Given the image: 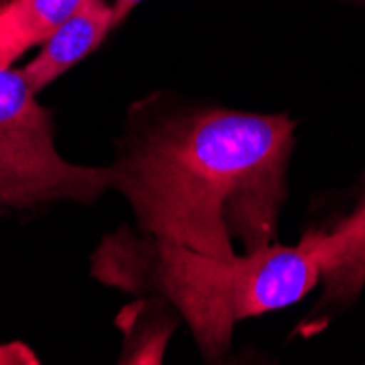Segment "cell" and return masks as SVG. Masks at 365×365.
I'll return each instance as SVG.
<instances>
[{"label":"cell","mask_w":365,"mask_h":365,"mask_svg":"<svg viewBox=\"0 0 365 365\" xmlns=\"http://www.w3.org/2000/svg\"><path fill=\"white\" fill-rule=\"evenodd\" d=\"M295 123L223 108L160 116L131 129L112 169L143 235L210 256L274 243Z\"/></svg>","instance_id":"1"},{"label":"cell","mask_w":365,"mask_h":365,"mask_svg":"<svg viewBox=\"0 0 365 365\" xmlns=\"http://www.w3.org/2000/svg\"><path fill=\"white\" fill-rule=\"evenodd\" d=\"M92 276L169 304L202 354L217 359L230 348L239 322L302 300L322 269L304 239L295 247L272 243L227 258L120 227L94 252Z\"/></svg>","instance_id":"2"},{"label":"cell","mask_w":365,"mask_h":365,"mask_svg":"<svg viewBox=\"0 0 365 365\" xmlns=\"http://www.w3.org/2000/svg\"><path fill=\"white\" fill-rule=\"evenodd\" d=\"M36 96L20 68H0V206L31 210L57 202L94 204L112 190V169L63 160L51 112Z\"/></svg>","instance_id":"3"},{"label":"cell","mask_w":365,"mask_h":365,"mask_svg":"<svg viewBox=\"0 0 365 365\" xmlns=\"http://www.w3.org/2000/svg\"><path fill=\"white\" fill-rule=\"evenodd\" d=\"M114 26V3L83 0L79 9L40 44L38 55L20 68L29 88L38 94L55 83L63 73L75 68L81 59L96 51Z\"/></svg>","instance_id":"4"},{"label":"cell","mask_w":365,"mask_h":365,"mask_svg":"<svg viewBox=\"0 0 365 365\" xmlns=\"http://www.w3.org/2000/svg\"><path fill=\"white\" fill-rule=\"evenodd\" d=\"M304 241L328 280L330 300L356 295L365 282V197L356 210L330 232H313Z\"/></svg>","instance_id":"5"},{"label":"cell","mask_w":365,"mask_h":365,"mask_svg":"<svg viewBox=\"0 0 365 365\" xmlns=\"http://www.w3.org/2000/svg\"><path fill=\"white\" fill-rule=\"evenodd\" d=\"M83 0H9L0 5V46L16 61L31 46L46 42Z\"/></svg>","instance_id":"6"},{"label":"cell","mask_w":365,"mask_h":365,"mask_svg":"<svg viewBox=\"0 0 365 365\" xmlns=\"http://www.w3.org/2000/svg\"><path fill=\"white\" fill-rule=\"evenodd\" d=\"M138 3H143V0H114V22H116V26L129 16V11L134 9Z\"/></svg>","instance_id":"7"},{"label":"cell","mask_w":365,"mask_h":365,"mask_svg":"<svg viewBox=\"0 0 365 365\" xmlns=\"http://www.w3.org/2000/svg\"><path fill=\"white\" fill-rule=\"evenodd\" d=\"M14 63V59L7 55V51L0 46V68H9V66Z\"/></svg>","instance_id":"8"},{"label":"cell","mask_w":365,"mask_h":365,"mask_svg":"<svg viewBox=\"0 0 365 365\" xmlns=\"http://www.w3.org/2000/svg\"><path fill=\"white\" fill-rule=\"evenodd\" d=\"M5 3H9V0H0V5H5Z\"/></svg>","instance_id":"9"},{"label":"cell","mask_w":365,"mask_h":365,"mask_svg":"<svg viewBox=\"0 0 365 365\" xmlns=\"http://www.w3.org/2000/svg\"><path fill=\"white\" fill-rule=\"evenodd\" d=\"M3 210H5V208H3V206H0V212H3Z\"/></svg>","instance_id":"10"}]
</instances>
